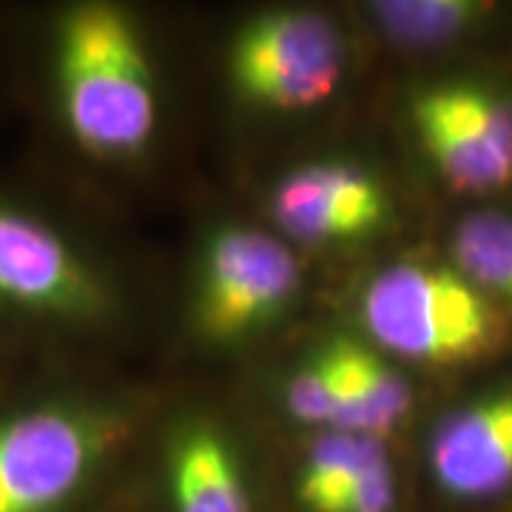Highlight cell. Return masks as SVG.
Here are the masks:
<instances>
[{"instance_id": "cell-5", "label": "cell", "mask_w": 512, "mask_h": 512, "mask_svg": "<svg viewBox=\"0 0 512 512\" xmlns=\"http://www.w3.org/2000/svg\"><path fill=\"white\" fill-rule=\"evenodd\" d=\"M302 288V265L268 231L228 225L202 254L194 319L205 339L239 342L271 325Z\"/></svg>"}, {"instance_id": "cell-9", "label": "cell", "mask_w": 512, "mask_h": 512, "mask_svg": "<svg viewBox=\"0 0 512 512\" xmlns=\"http://www.w3.org/2000/svg\"><path fill=\"white\" fill-rule=\"evenodd\" d=\"M441 493L484 501L512 487V387H498L444 416L430 439Z\"/></svg>"}, {"instance_id": "cell-10", "label": "cell", "mask_w": 512, "mask_h": 512, "mask_svg": "<svg viewBox=\"0 0 512 512\" xmlns=\"http://www.w3.org/2000/svg\"><path fill=\"white\" fill-rule=\"evenodd\" d=\"M174 512H254L242 464L214 424L194 421L168 444Z\"/></svg>"}, {"instance_id": "cell-14", "label": "cell", "mask_w": 512, "mask_h": 512, "mask_svg": "<svg viewBox=\"0 0 512 512\" xmlns=\"http://www.w3.org/2000/svg\"><path fill=\"white\" fill-rule=\"evenodd\" d=\"M484 15H490V6L473 0H393L373 6V18L384 32L410 46L453 40L470 32Z\"/></svg>"}, {"instance_id": "cell-1", "label": "cell", "mask_w": 512, "mask_h": 512, "mask_svg": "<svg viewBox=\"0 0 512 512\" xmlns=\"http://www.w3.org/2000/svg\"><path fill=\"white\" fill-rule=\"evenodd\" d=\"M55 57L74 143L106 160L140 154L157 128V86L134 20L109 3L74 6L60 20Z\"/></svg>"}, {"instance_id": "cell-7", "label": "cell", "mask_w": 512, "mask_h": 512, "mask_svg": "<svg viewBox=\"0 0 512 512\" xmlns=\"http://www.w3.org/2000/svg\"><path fill=\"white\" fill-rule=\"evenodd\" d=\"M271 214L288 237L339 245L376 234L390 220V197L362 165L322 160L299 165L279 180Z\"/></svg>"}, {"instance_id": "cell-3", "label": "cell", "mask_w": 512, "mask_h": 512, "mask_svg": "<svg viewBox=\"0 0 512 512\" xmlns=\"http://www.w3.org/2000/svg\"><path fill=\"white\" fill-rule=\"evenodd\" d=\"M123 439V419L86 404H40L0 421V512L63 510Z\"/></svg>"}, {"instance_id": "cell-12", "label": "cell", "mask_w": 512, "mask_h": 512, "mask_svg": "<svg viewBox=\"0 0 512 512\" xmlns=\"http://www.w3.org/2000/svg\"><path fill=\"white\" fill-rule=\"evenodd\" d=\"M387 456L382 439L325 430L296 473V495L308 512H339L367 470Z\"/></svg>"}, {"instance_id": "cell-13", "label": "cell", "mask_w": 512, "mask_h": 512, "mask_svg": "<svg viewBox=\"0 0 512 512\" xmlns=\"http://www.w3.org/2000/svg\"><path fill=\"white\" fill-rule=\"evenodd\" d=\"M453 268L467 276L495 305L512 308V214L476 211L453 231Z\"/></svg>"}, {"instance_id": "cell-2", "label": "cell", "mask_w": 512, "mask_h": 512, "mask_svg": "<svg viewBox=\"0 0 512 512\" xmlns=\"http://www.w3.org/2000/svg\"><path fill=\"white\" fill-rule=\"evenodd\" d=\"M359 316L376 350L416 365L478 362L507 339L498 305L453 265H387L365 285Z\"/></svg>"}, {"instance_id": "cell-16", "label": "cell", "mask_w": 512, "mask_h": 512, "mask_svg": "<svg viewBox=\"0 0 512 512\" xmlns=\"http://www.w3.org/2000/svg\"><path fill=\"white\" fill-rule=\"evenodd\" d=\"M396 473L390 456L376 461L365 476L359 478V484L353 487L348 501L342 504L339 512H393L396 510Z\"/></svg>"}, {"instance_id": "cell-4", "label": "cell", "mask_w": 512, "mask_h": 512, "mask_svg": "<svg viewBox=\"0 0 512 512\" xmlns=\"http://www.w3.org/2000/svg\"><path fill=\"white\" fill-rule=\"evenodd\" d=\"M345 63L339 26L311 9H276L248 20L228 52L239 97L274 111L322 106L339 89Z\"/></svg>"}, {"instance_id": "cell-11", "label": "cell", "mask_w": 512, "mask_h": 512, "mask_svg": "<svg viewBox=\"0 0 512 512\" xmlns=\"http://www.w3.org/2000/svg\"><path fill=\"white\" fill-rule=\"evenodd\" d=\"M333 350L339 362V413L330 430L384 441L410 416L413 387L376 348L339 336Z\"/></svg>"}, {"instance_id": "cell-15", "label": "cell", "mask_w": 512, "mask_h": 512, "mask_svg": "<svg viewBox=\"0 0 512 512\" xmlns=\"http://www.w3.org/2000/svg\"><path fill=\"white\" fill-rule=\"evenodd\" d=\"M285 407L291 419L313 427H333L339 413V362L333 342L313 350L311 356L296 367L285 384Z\"/></svg>"}, {"instance_id": "cell-8", "label": "cell", "mask_w": 512, "mask_h": 512, "mask_svg": "<svg viewBox=\"0 0 512 512\" xmlns=\"http://www.w3.org/2000/svg\"><path fill=\"white\" fill-rule=\"evenodd\" d=\"M0 302L57 316H92L103 308V291L55 228L0 205Z\"/></svg>"}, {"instance_id": "cell-6", "label": "cell", "mask_w": 512, "mask_h": 512, "mask_svg": "<svg viewBox=\"0 0 512 512\" xmlns=\"http://www.w3.org/2000/svg\"><path fill=\"white\" fill-rule=\"evenodd\" d=\"M413 128L441 180L461 194L512 183V100L456 80L413 100Z\"/></svg>"}]
</instances>
